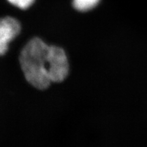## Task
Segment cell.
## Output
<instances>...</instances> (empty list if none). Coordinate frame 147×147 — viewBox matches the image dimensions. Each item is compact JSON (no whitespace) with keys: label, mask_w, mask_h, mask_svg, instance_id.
Listing matches in <instances>:
<instances>
[{"label":"cell","mask_w":147,"mask_h":147,"mask_svg":"<svg viewBox=\"0 0 147 147\" xmlns=\"http://www.w3.org/2000/svg\"><path fill=\"white\" fill-rule=\"evenodd\" d=\"M12 5L21 9H27L32 5L35 0H8Z\"/></svg>","instance_id":"4"},{"label":"cell","mask_w":147,"mask_h":147,"mask_svg":"<svg viewBox=\"0 0 147 147\" xmlns=\"http://www.w3.org/2000/svg\"><path fill=\"white\" fill-rule=\"evenodd\" d=\"M21 32V25L15 18L10 16L0 18V56L8 50L9 43Z\"/></svg>","instance_id":"2"},{"label":"cell","mask_w":147,"mask_h":147,"mask_svg":"<svg viewBox=\"0 0 147 147\" xmlns=\"http://www.w3.org/2000/svg\"><path fill=\"white\" fill-rule=\"evenodd\" d=\"M18 65L24 79L32 88L43 91L52 86L50 46L40 38H33L23 48Z\"/></svg>","instance_id":"1"},{"label":"cell","mask_w":147,"mask_h":147,"mask_svg":"<svg viewBox=\"0 0 147 147\" xmlns=\"http://www.w3.org/2000/svg\"><path fill=\"white\" fill-rule=\"evenodd\" d=\"M100 0H73V6L80 12L91 10L98 4Z\"/></svg>","instance_id":"3"}]
</instances>
